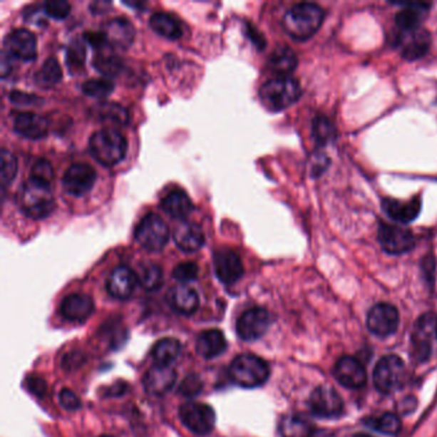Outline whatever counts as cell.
<instances>
[{
    "instance_id": "1",
    "label": "cell",
    "mask_w": 437,
    "mask_h": 437,
    "mask_svg": "<svg viewBox=\"0 0 437 437\" xmlns=\"http://www.w3.org/2000/svg\"><path fill=\"white\" fill-rule=\"evenodd\" d=\"M324 11L314 3H299L284 16L282 26L286 34L295 40L312 38L324 24Z\"/></svg>"
},
{
    "instance_id": "2",
    "label": "cell",
    "mask_w": 437,
    "mask_h": 437,
    "mask_svg": "<svg viewBox=\"0 0 437 437\" xmlns=\"http://www.w3.org/2000/svg\"><path fill=\"white\" fill-rule=\"evenodd\" d=\"M21 210L32 220H41L51 216L56 210V200L51 194V185L29 178L22 185L19 194Z\"/></svg>"
},
{
    "instance_id": "3",
    "label": "cell",
    "mask_w": 437,
    "mask_h": 437,
    "mask_svg": "<svg viewBox=\"0 0 437 437\" xmlns=\"http://www.w3.org/2000/svg\"><path fill=\"white\" fill-rule=\"evenodd\" d=\"M302 96V88L298 80L290 76H277L263 83L259 89V98L263 106L271 112H279L298 102Z\"/></svg>"
},
{
    "instance_id": "4",
    "label": "cell",
    "mask_w": 437,
    "mask_h": 437,
    "mask_svg": "<svg viewBox=\"0 0 437 437\" xmlns=\"http://www.w3.org/2000/svg\"><path fill=\"white\" fill-rule=\"evenodd\" d=\"M91 155L103 165H115L125 158L127 141L122 133L113 128H104L93 133L89 141Z\"/></svg>"
},
{
    "instance_id": "5",
    "label": "cell",
    "mask_w": 437,
    "mask_h": 437,
    "mask_svg": "<svg viewBox=\"0 0 437 437\" xmlns=\"http://www.w3.org/2000/svg\"><path fill=\"white\" fill-rule=\"evenodd\" d=\"M228 372L236 385L254 389L262 386L268 380L269 366L257 355L241 354L232 361Z\"/></svg>"
},
{
    "instance_id": "6",
    "label": "cell",
    "mask_w": 437,
    "mask_h": 437,
    "mask_svg": "<svg viewBox=\"0 0 437 437\" xmlns=\"http://www.w3.org/2000/svg\"><path fill=\"white\" fill-rule=\"evenodd\" d=\"M406 380V364L398 355H386L376 364L374 382L382 394H393L404 386Z\"/></svg>"
},
{
    "instance_id": "7",
    "label": "cell",
    "mask_w": 437,
    "mask_h": 437,
    "mask_svg": "<svg viewBox=\"0 0 437 437\" xmlns=\"http://www.w3.org/2000/svg\"><path fill=\"white\" fill-rule=\"evenodd\" d=\"M135 239L146 250L159 252L168 242L170 228L160 217L148 215L139 222L135 230Z\"/></svg>"
},
{
    "instance_id": "8",
    "label": "cell",
    "mask_w": 437,
    "mask_h": 437,
    "mask_svg": "<svg viewBox=\"0 0 437 437\" xmlns=\"http://www.w3.org/2000/svg\"><path fill=\"white\" fill-rule=\"evenodd\" d=\"M180 419L191 432L205 436L216 426V413L213 408L203 403H186L180 408Z\"/></svg>"
},
{
    "instance_id": "9",
    "label": "cell",
    "mask_w": 437,
    "mask_h": 437,
    "mask_svg": "<svg viewBox=\"0 0 437 437\" xmlns=\"http://www.w3.org/2000/svg\"><path fill=\"white\" fill-rule=\"evenodd\" d=\"M271 314L264 308L254 307L244 312L236 324V331L241 340L255 341L264 336L271 326Z\"/></svg>"
},
{
    "instance_id": "10",
    "label": "cell",
    "mask_w": 437,
    "mask_h": 437,
    "mask_svg": "<svg viewBox=\"0 0 437 437\" xmlns=\"http://www.w3.org/2000/svg\"><path fill=\"white\" fill-rule=\"evenodd\" d=\"M433 337H436V316L426 313L413 329L412 356L416 361H425L430 358Z\"/></svg>"
},
{
    "instance_id": "11",
    "label": "cell",
    "mask_w": 437,
    "mask_h": 437,
    "mask_svg": "<svg viewBox=\"0 0 437 437\" xmlns=\"http://www.w3.org/2000/svg\"><path fill=\"white\" fill-rule=\"evenodd\" d=\"M312 412L318 417L336 418L344 412V401L334 387L318 386L309 398Z\"/></svg>"
},
{
    "instance_id": "12",
    "label": "cell",
    "mask_w": 437,
    "mask_h": 437,
    "mask_svg": "<svg viewBox=\"0 0 437 437\" xmlns=\"http://www.w3.org/2000/svg\"><path fill=\"white\" fill-rule=\"evenodd\" d=\"M399 312L391 304L380 303L368 312V329L380 337L393 335L399 327Z\"/></svg>"
},
{
    "instance_id": "13",
    "label": "cell",
    "mask_w": 437,
    "mask_h": 437,
    "mask_svg": "<svg viewBox=\"0 0 437 437\" xmlns=\"http://www.w3.org/2000/svg\"><path fill=\"white\" fill-rule=\"evenodd\" d=\"M379 240L386 253L395 255L408 253L416 247V237L408 228L393 225H381Z\"/></svg>"
},
{
    "instance_id": "14",
    "label": "cell",
    "mask_w": 437,
    "mask_h": 437,
    "mask_svg": "<svg viewBox=\"0 0 437 437\" xmlns=\"http://www.w3.org/2000/svg\"><path fill=\"white\" fill-rule=\"evenodd\" d=\"M96 172L86 163H76L68 167L63 176V187L70 195L83 197L96 184Z\"/></svg>"
},
{
    "instance_id": "15",
    "label": "cell",
    "mask_w": 437,
    "mask_h": 437,
    "mask_svg": "<svg viewBox=\"0 0 437 437\" xmlns=\"http://www.w3.org/2000/svg\"><path fill=\"white\" fill-rule=\"evenodd\" d=\"M3 51L11 58L31 62L36 58V38L32 32L24 29L14 30L4 38Z\"/></svg>"
},
{
    "instance_id": "16",
    "label": "cell",
    "mask_w": 437,
    "mask_h": 437,
    "mask_svg": "<svg viewBox=\"0 0 437 437\" xmlns=\"http://www.w3.org/2000/svg\"><path fill=\"white\" fill-rule=\"evenodd\" d=\"M395 44L401 45V56L406 61H416L423 57L430 49L431 35L427 30L418 29L416 31H400L396 38H394Z\"/></svg>"
},
{
    "instance_id": "17",
    "label": "cell",
    "mask_w": 437,
    "mask_h": 437,
    "mask_svg": "<svg viewBox=\"0 0 437 437\" xmlns=\"http://www.w3.org/2000/svg\"><path fill=\"white\" fill-rule=\"evenodd\" d=\"M334 376L342 386L361 389L367 382V374L361 361L353 356H342L336 361Z\"/></svg>"
},
{
    "instance_id": "18",
    "label": "cell",
    "mask_w": 437,
    "mask_h": 437,
    "mask_svg": "<svg viewBox=\"0 0 437 437\" xmlns=\"http://www.w3.org/2000/svg\"><path fill=\"white\" fill-rule=\"evenodd\" d=\"M215 272L218 279L231 285L242 277L244 266L241 263L240 257L230 249H221L215 253L213 257Z\"/></svg>"
},
{
    "instance_id": "19",
    "label": "cell",
    "mask_w": 437,
    "mask_h": 437,
    "mask_svg": "<svg viewBox=\"0 0 437 437\" xmlns=\"http://www.w3.org/2000/svg\"><path fill=\"white\" fill-rule=\"evenodd\" d=\"M176 379L178 374L171 366L154 364L152 368L148 369L143 382L146 393L153 396H163L168 391H171L172 387L175 386Z\"/></svg>"
},
{
    "instance_id": "20",
    "label": "cell",
    "mask_w": 437,
    "mask_h": 437,
    "mask_svg": "<svg viewBox=\"0 0 437 437\" xmlns=\"http://www.w3.org/2000/svg\"><path fill=\"white\" fill-rule=\"evenodd\" d=\"M138 274L128 267L114 268L107 279V289L113 298L126 300L133 295L138 285Z\"/></svg>"
},
{
    "instance_id": "21",
    "label": "cell",
    "mask_w": 437,
    "mask_h": 437,
    "mask_svg": "<svg viewBox=\"0 0 437 437\" xmlns=\"http://www.w3.org/2000/svg\"><path fill=\"white\" fill-rule=\"evenodd\" d=\"M102 32L107 38V44L115 49H127L131 46L135 38V27L123 17L110 19L103 26Z\"/></svg>"
},
{
    "instance_id": "22",
    "label": "cell",
    "mask_w": 437,
    "mask_h": 437,
    "mask_svg": "<svg viewBox=\"0 0 437 437\" xmlns=\"http://www.w3.org/2000/svg\"><path fill=\"white\" fill-rule=\"evenodd\" d=\"M94 312V302L86 294H71L61 304V314L71 322H85Z\"/></svg>"
},
{
    "instance_id": "23",
    "label": "cell",
    "mask_w": 437,
    "mask_h": 437,
    "mask_svg": "<svg viewBox=\"0 0 437 437\" xmlns=\"http://www.w3.org/2000/svg\"><path fill=\"white\" fill-rule=\"evenodd\" d=\"M14 130L27 139H43L49 131V122L40 114L19 113L14 118Z\"/></svg>"
},
{
    "instance_id": "24",
    "label": "cell",
    "mask_w": 437,
    "mask_h": 437,
    "mask_svg": "<svg viewBox=\"0 0 437 437\" xmlns=\"http://www.w3.org/2000/svg\"><path fill=\"white\" fill-rule=\"evenodd\" d=\"M422 208L421 197H414L409 202H400L396 199L386 197L382 200V210L387 216L400 223H409L418 217Z\"/></svg>"
},
{
    "instance_id": "25",
    "label": "cell",
    "mask_w": 437,
    "mask_h": 437,
    "mask_svg": "<svg viewBox=\"0 0 437 437\" xmlns=\"http://www.w3.org/2000/svg\"><path fill=\"white\" fill-rule=\"evenodd\" d=\"M175 242L182 252L194 253L203 247L204 232L202 228L191 222H182L175 230Z\"/></svg>"
},
{
    "instance_id": "26",
    "label": "cell",
    "mask_w": 437,
    "mask_h": 437,
    "mask_svg": "<svg viewBox=\"0 0 437 437\" xmlns=\"http://www.w3.org/2000/svg\"><path fill=\"white\" fill-rule=\"evenodd\" d=\"M197 354L205 359H212L221 355L227 349V341L221 329H207L203 331L197 339Z\"/></svg>"
},
{
    "instance_id": "27",
    "label": "cell",
    "mask_w": 437,
    "mask_h": 437,
    "mask_svg": "<svg viewBox=\"0 0 437 437\" xmlns=\"http://www.w3.org/2000/svg\"><path fill=\"white\" fill-rule=\"evenodd\" d=\"M168 303L173 311L180 314L190 316L199 308V297L197 292L189 286H175L168 292Z\"/></svg>"
},
{
    "instance_id": "28",
    "label": "cell",
    "mask_w": 437,
    "mask_h": 437,
    "mask_svg": "<svg viewBox=\"0 0 437 437\" xmlns=\"http://www.w3.org/2000/svg\"><path fill=\"white\" fill-rule=\"evenodd\" d=\"M281 437H314V425L302 414H287L279 426Z\"/></svg>"
},
{
    "instance_id": "29",
    "label": "cell",
    "mask_w": 437,
    "mask_h": 437,
    "mask_svg": "<svg viewBox=\"0 0 437 437\" xmlns=\"http://www.w3.org/2000/svg\"><path fill=\"white\" fill-rule=\"evenodd\" d=\"M298 66V57L289 46H279L268 58L269 70L279 76H287Z\"/></svg>"
},
{
    "instance_id": "30",
    "label": "cell",
    "mask_w": 437,
    "mask_h": 437,
    "mask_svg": "<svg viewBox=\"0 0 437 437\" xmlns=\"http://www.w3.org/2000/svg\"><path fill=\"white\" fill-rule=\"evenodd\" d=\"M160 205L162 210L173 218H185L189 216L192 210L190 197L181 189L172 190L170 194H167Z\"/></svg>"
},
{
    "instance_id": "31",
    "label": "cell",
    "mask_w": 437,
    "mask_h": 437,
    "mask_svg": "<svg viewBox=\"0 0 437 437\" xmlns=\"http://www.w3.org/2000/svg\"><path fill=\"white\" fill-rule=\"evenodd\" d=\"M404 8L396 14V25L401 32H412L418 30L422 17L428 6L423 3H406Z\"/></svg>"
},
{
    "instance_id": "32",
    "label": "cell",
    "mask_w": 437,
    "mask_h": 437,
    "mask_svg": "<svg viewBox=\"0 0 437 437\" xmlns=\"http://www.w3.org/2000/svg\"><path fill=\"white\" fill-rule=\"evenodd\" d=\"M150 27L158 35L170 40H178L182 36L180 22L168 13H154L150 17Z\"/></svg>"
},
{
    "instance_id": "33",
    "label": "cell",
    "mask_w": 437,
    "mask_h": 437,
    "mask_svg": "<svg viewBox=\"0 0 437 437\" xmlns=\"http://www.w3.org/2000/svg\"><path fill=\"white\" fill-rule=\"evenodd\" d=\"M180 351H181V344L178 339L165 337L155 344L152 350V356L155 364L170 366L172 361L178 359Z\"/></svg>"
},
{
    "instance_id": "34",
    "label": "cell",
    "mask_w": 437,
    "mask_h": 437,
    "mask_svg": "<svg viewBox=\"0 0 437 437\" xmlns=\"http://www.w3.org/2000/svg\"><path fill=\"white\" fill-rule=\"evenodd\" d=\"M62 77H63V73H62V68L58 63L57 59L48 58L43 64V67L36 72L35 81L41 88H51V86L57 85L62 80Z\"/></svg>"
},
{
    "instance_id": "35",
    "label": "cell",
    "mask_w": 437,
    "mask_h": 437,
    "mask_svg": "<svg viewBox=\"0 0 437 437\" xmlns=\"http://www.w3.org/2000/svg\"><path fill=\"white\" fill-rule=\"evenodd\" d=\"M138 281L143 289L154 292L163 285V272L160 267L154 263H144L139 267Z\"/></svg>"
},
{
    "instance_id": "36",
    "label": "cell",
    "mask_w": 437,
    "mask_h": 437,
    "mask_svg": "<svg viewBox=\"0 0 437 437\" xmlns=\"http://www.w3.org/2000/svg\"><path fill=\"white\" fill-rule=\"evenodd\" d=\"M94 114L98 120L103 122H112L113 125L125 126L128 122V114L126 109L115 103H102L94 109Z\"/></svg>"
},
{
    "instance_id": "37",
    "label": "cell",
    "mask_w": 437,
    "mask_h": 437,
    "mask_svg": "<svg viewBox=\"0 0 437 437\" xmlns=\"http://www.w3.org/2000/svg\"><path fill=\"white\" fill-rule=\"evenodd\" d=\"M368 427L374 428L377 432L395 436L401 430V421L394 413H385L379 418H369L366 421Z\"/></svg>"
},
{
    "instance_id": "38",
    "label": "cell",
    "mask_w": 437,
    "mask_h": 437,
    "mask_svg": "<svg viewBox=\"0 0 437 437\" xmlns=\"http://www.w3.org/2000/svg\"><path fill=\"white\" fill-rule=\"evenodd\" d=\"M85 58H86V51H85L83 41H81L80 38H75L73 41H71L67 48V53H66L67 67L71 71V73H77L83 70Z\"/></svg>"
},
{
    "instance_id": "39",
    "label": "cell",
    "mask_w": 437,
    "mask_h": 437,
    "mask_svg": "<svg viewBox=\"0 0 437 437\" xmlns=\"http://www.w3.org/2000/svg\"><path fill=\"white\" fill-rule=\"evenodd\" d=\"M94 67L104 76H117L123 70L122 59L114 54H98L94 58Z\"/></svg>"
},
{
    "instance_id": "40",
    "label": "cell",
    "mask_w": 437,
    "mask_h": 437,
    "mask_svg": "<svg viewBox=\"0 0 437 437\" xmlns=\"http://www.w3.org/2000/svg\"><path fill=\"white\" fill-rule=\"evenodd\" d=\"M83 93L85 96L93 98H107L113 93L114 83L108 78H93L83 83Z\"/></svg>"
},
{
    "instance_id": "41",
    "label": "cell",
    "mask_w": 437,
    "mask_h": 437,
    "mask_svg": "<svg viewBox=\"0 0 437 437\" xmlns=\"http://www.w3.org/2000/svg\"><path fill=\"white\" fill-rule=\"evenodd\" d=\"M17 170H19V165H17L16 157L6 149H3L1 150V176H0L3 187H6L12 182L17 175Z\"/></svg>"
},
{
    "instance_id": "42",
    "label": "cell",
    "mask_w": 437,
    "mask_h": 437,
    "mask_svg": "<svg viewBox=\"0 0 437 437\" xmlns=\"http://www.w3.org/2000/svg\"><path fill=\"white\" fill-rule=\"evenodd\" d=\"M313 136L319 144H326L335 136V127L326 117H317L313 122Z\"/></svg>"
},
{
    "instance_id": "43",
    "label": "cell",
    "mask_w": 437,
    "mask_h": 437,
    "mask_svg": "<svg viewBox=\"0 0 437 437\" xmlns=\"http://www.w3.org/2000/svg\"><path fill=\"white\" fill-rule=\"evenodd\" d=\"M203 390V381L197 374H191L185 377L184 381L178 387V393L181 394L185 398H197L199 394Z\"/></svg>"
},
{
    "instance_id": "44",
    "label": "cell",
    "mask_w": 437,
    "mask_h": 437,
    "mask_svg": "<svg viewBox=\"0 0 437 437\" xmlns=\"http://www.w3.org/2000/svg\"><path fill=\"white\" fill-rule=\"evenodd\" d=\"M31 178L36 180L38 182L51 185L54 180V171H53L51 162L46 159L36 160L32 167Z\"/></svg>"
},
{
    "instance_id": "45",
    "label": "cell",
    "mask_w": 437,
    "mask_h": 437,
    "mask_svg": "<svg viewBox=\"0 0 437 437\" xmlns=\"http://www.w3.org/2000/svg\"><path fill=\"white\" fill-rule=\"evenodd\" d=\"M199 268L192 262H185L180 263L178 267H175L172 276L173 279H178L180 282H190L197 279Z\"/></svg>"
},
{
    "instance_id": "46",
    "label": "cell",
    "mask_w": 437,
    "mask_h": 437,
    "mask_svg": "<svg viewBox=\"0 0 437 437\" xmlns=\"http://www.w3.org/2000/svg\"><path fill=\"white\" fill-rule=\"evenodd\" d=\"M44 12L54 19H64L71 12V4L66 0H49L44 4Z\"/></svg>"
},
{
    "instance_id": "47",
    "label": "cell",
    "mask_w": 437,
    "mask_h": 437,
    "mask_svg": "<svg viewBox=\"0 0 437 437\" xmlns=\"http://www.w3.org/2000/svg\"><path fill=\"white\" fill-rule=\"evenodd\" d=\"M25 386L32 395L38 396V398H44L48 386L44 379L38 377V376H29L25 381Z\"/></svg>"
},
{
    "instance_id": "48",
    "label": "cell",
    "mask_w": 437,
    "mask_h": 437,
    "mask_svg": "<svg viewBox=\"0 0 437 437\" xmlns=\"http://www.w3.org/2000/svg\"><path fill=\"white\" fill-rule=\"evenodd\" d=\"M59 403L67 411H76L81 406V401L78 399V396L70 389H63L59 393Z\"/></svg>"
},
{
    "instance_id": "49",
    "label": "cell",
    "mask_w": 437,
    "mask_h": 437,
    "mask_svg": "<svg viewBox=\"0 0 437 437\" xmlns=\"http://www.w3.org/2000/svg\"><path fill=\"white\" fill-rule=\"evenodd\" d=\"M9 99L14 104H19V106H34V104H38V103L43 102L38 96H30V94L22 93V91H12L9 94Z\"/></svg>"
},
{
    "instance_id": "50",
    "label": "cell",
    "mask_w": 437,
    "mask_h": 437,
    "mask_svg": "<svg viewBox=\"0 0 437 437\" xmlns=\"http://www.w3.org/2000/svg\"><path fill=\"white\" fill-rule=\"evenodd\" d=\"M83 353L80 351H72L64 356L63 367L66 369H75V368L80 367L83 364Z\"/></svg>"
},
{
    "instance_id": "51",
    "label": "cell",
    "mask_w": 437,
    "mask_h": 437,
    "mask_svg": "<svg viewBox=\"0 0 437 437\" xmlns=\"http://www.w3.org/2000/svg\"><path fill=\"white\" fill-rule=\"evenodd\" d=\"M85 38L94 48H102L107 44V38H106L103 32H86Z\"/></svg>"
},
{
    "instance_id": "52",
    "label": "cell",
    "mask_w": 437,
    "mask_h": 437,
    "mask_svg": "<svg viewBox=\"0 0 437 437\" xmlns=\"http://www.w3.org/2000/svg\"><path fill=\"white\" fill-rule=\"evenodd\" d=\"M247 34L249 38L252 40V43H253L258 49H263L264 46H266V40L264 38L260 35L258 30H255L253 26L247 25Z\"/></svg>"
},
{
    "instance_id": "53",
    "label": "cell",
    "mask_w": 437,
    "mask_h": 437,
    "mask_svg": "<svg viewBox=\"0 0 437 437\" xmlns=\"http://www.w3.org/2000/svg\"><path fill=\"white\" fill-rule=\"evenodd\" d=\"M416 406H417V400L412 398V396L406 398V399L403 400L400 403V412L403 413V414H409V413H412L416 409Z\"/></svg>"
},
{
    "instance_id": "54",
    "label": "cell",
    "mask_w": 437,
    "mask_h": 437,
    "mask_svg": "<svg viewBox=\"0 0 437 437\" xmlns=\"http://www.w3.org/2000/svg\"><path fill=\"white\" fill-rule=\"evenodd\" d=\"M324 158L326 157H321L319 159H313V165H312V173H313V176H318V173H321V172L324 171V167H327L329 165V160L327 162H324Z\"/></svg>"
},
{
    "instance_id": "55",
    "label": "cell",
    "mask_w": 437,
    "mask_h": 437,
    "mask_svg": "<svg viewBox=\"0 0 437 437\" xmlns=\"http://www.w3.org/2000/svg\"><path fill=\"white\" fill-rule=\"evenodd\" d=\"M354 437H371V436H368V435H361V433H359V435H355Z\"/></svg>"
},
{
    "instance_id": "56",
    "label": "cell",
    "mask_w": 437,
    "mask_h": 437,
    "mask_svg": "<svg viewBox=\"0 0 437 437\" xmlns=\"http://www.w3.org/2000/svg\"><path fill=\"white\" fill-rule=\"evenodd\" d=\"M436 339H437V317H436Z\"/></svg>"
},
{
    "instance_id": "57",
    "label": "cell",
    "mask_w": 437,
    "mask_h": 437,
    "mask_svg": "<svg viewBox=\"0 0 437 437\" xmlns=\"http://www.w3.org/2000/svg\"><path fill=\"white\" fill-rule=\"evenodd\" d=\"M101 437H114V436H108V435H106V436H101Z\"/></svg>"
}]
</instances>
